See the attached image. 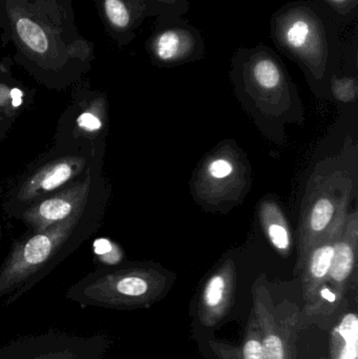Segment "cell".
<instances>
[{
    "label": "cell",
    "mask_w": 358,
    "mask_h": 359,
    "mask_svg": "<svg viewBox=\"0 0 358 359\" xmlns=\"http://www.w3.org/2000/svg\"><path fill=\"white\" fill-rule=\"evenodd\" d=\"M0 39L36 81L62 90L81 79L95 59L80 33L73 0H0Z\"/></svg>",
    "instance_id": "cell-1"
},
{
    "label": "cell",
    "mask_w": 358,
    "mask_h": 359,
    "mask_svg": "<svg viewBox=\"0 0 358 359\" xmlns=\"http://www.w3.org/2000/svg\"><path fill=\"white\" fill-rule=\"evenodd\" d=\"M106 201L103 184L81 212L41 231H27L13 243L0 266V299L6 297V307L29 292L96 233Z\"/></svg>",
    "instance_id": "cell-2"
},
{
    "label": "cell",
    "mask_w": 358,
    "mask_h": 359,
    "mask_svg": "<svg viewBox=\"0 0 358 359\" xmlns=\"http://www.w3.org/2000/svg\"><path fill=\"white\" fill-rule=\"evenodd\" d=\"M270 37L317 83L333 75L340 62V25L313 0H294L277 8L270 19Z\"/></svg>",
    "instance_id": "cell-3"
},
{
    "label": "cell",
    "mask_w": 358,
    "mask_h": 359,
    "mask_svg": "<svg viewBox=\"0 0 358 359\" xmlns=\"http://www.w3.org/2000/svg\"><path fill=\"white\" fill-rule=\"evenodd\" d=\"M101 158L100 149H52L8 188L2 210L8 217L17 219L34 203L85 175L100 163Z\"/></svg>",
    "instance_id": "cell-4"
},
{
    "label": "cell",
    "mask_w": 358,
    "mask_h": 359,
    "mask_svg": "<svg viewBox=\"0 0 358 359\" xmlns=\"http://www.w3.org/2000/svg\"><path fill=\"white\" fill-rule=\"evenodd\" d=\"M104 335H78L50 330L19 337L0 347V359H103Z\"/></svg>",
    "instance_id": "cell-5"
},
{
    "label": "cell",
    "mask_w": 358,
    "mask_h": 359,
    "mask_svg": "<svg viewBox=\"0 0 358 359\" xmlns=\"http://www.w3.org/2000/svg\"><path fill=\"white\" fill-rule=\"evenodd\" d=\"M101 163L92 166L85 175L65 187L34 203L17 219L25 224L27 231L35 232L81 212L104 184Z\"/></svg>",
    "instance_id": "cell-6"
},
{
    "label": "cell",
    "mask_w": 358,
    "mask_h": 359,
    "mask_svg": "<svg viewBox=\"0 0 358 359\" xmlns=\"http://www.w3.org/2000/svg\"><path fill=\"white\" fill-rule=\"evenodd\" d=\"M59 120L54 151L100 149L106 126L107 101L98 92L83 90Z\"/></svg>",
    "instance_id": "cell-7"
},
{
    "label": "cell",
    "mask_w": 358,
    "mask_h": 359,
    "mask_svg": "<svg viewBox=\"0 0 358 359\" xmlns=\"http://www.w3.org/2000/svg\"><path fill=\"white\" fill-rule=\"evenodd\" d=\"M145 48L155 65L174 67L201 59L205 41L200 29L183 17L158 16Z\"/></svg>",
    "instance_id": "cell-8"
},
{
    "label": "cell",
    "mask_w": 358,
    "mask_h": 359,
    "mask_svg": "<svg viewBox=\"0 0 358 359\" xmlns=\"http://www.w3.org/2000/svg\"><path fill=\"white\" fill-rule=\"evenodd\" d=\"M348 202V190L344 194L336 196V192L332 188L325 187L319 188L317 194L311 198L303 215L300 229V268L304 266L309 251L322 240L336 219L343 212H346Z\"/></svg>",
    "instance_id": "cell-9"
},
{
    "label": "cell",
    "mask_w": 358,
    "mask_h": 359,
    "mask_svg": "<svg viewBox=\"0 0 358 359\" xmlns=\"http://www.w3.org/2000/svg\"><path fill=\"white\" fill-rule=\"evenodd\" d=\"M107 35L120 46L137 37L145 19L151 17L141 0H92Z\"/></svg>",
    "instance_id": "cell-10"
},
{
    "label": "cell",
    "mask_w": 358,
    "mask_h": 359,
    "mask_svg": "<svg viewBox=\"0 0 358 359\" xmlns=\"http://www.w3.org/2000/svg\"><path fill=\"white\" fill-rule=\"evenodd\" d=\"M347 215V211L343 212L322 240L309 251L303 266L305 267V282L307 283L309 290L317 288L329 276L333 259L334 247L338 236L344 229Z\"/></svg>",
    "instance_id": "cell-11"
},
{
    "label": "cell",
    "mask_w": 358,
    "mask_h": 359,
    "mask_svg": "<svg viewBox=\"0 0 358 359\" xmlns=\"http://www.w3.org/2000/svg\"><path fill=\"white\" fill-rule=\"evenodd\" d=\"M357 215H347L342 233L334 247L333 259L328 278L336 285H343L354 269L357 251Z\"/></svg>",
    "instance_id": "cell-12"
},
{
    "label": "cell",
    "mask_w": 358,
    "mask_h": 359,
    "mask_svg": "<svg viewBox=\"0 0 358 359\" xmlns=\"http://www.w3.org/2000/svg\"><path fill=\"white\" fill-rule=\"evenodd\" d=\"M262 219L267 236L273 247L280 252H288L290 248L289 231L283 215L275 204L266 203L263 205Z\"/></svg>",
    "instance_id": "cell-13"
},
{
    "label": "cell",
    "mask_w": 358,
    "mask_h": 359,
    "mask_svg": "<svg viewBox=\"0 0 358 359\" xmlns=\"http://www.w3.org/2000/svg\"><path fill=\"white\" fill-rule=\"evenodd\" d=\"M343 341L336 359H357L358 320L354 313L347 314L338 328Z\"/></svg>",
    "instance_id": "cell-14"
},
{
    "label": "cell",
    "mask_w": 358,
    "mask_h": 359,
    "mask_svg": "<svg viewBox=\"0 0 358 359\" xmlns=\"http://www.w3.org/2000/svg\"><path fill=\"white\" fill-rule=\"evenodd\" d=\"M340 27H346L357 19L358 0H313Z\"/></svg>",
    "instance_id": "cell-15"
},
{
    "label": "cell",
    "mask_w": 358,
    "mask_h": 359,
    "mask_svg": "<svg viewBox=\"0 0 358 359\" xmlns=\"http://www.w3.org/2000/svg\"><path fill=\"white\" fill-rule=\"evenodd\" d=\"M149 8L151 17H182L188 12V0H141Z\"/></svg>",
    "instance_id": "cell-16"
},
{
    "label": "cell",
    "mask_w": 358,
    "mask_h": 359,
    "mask_svg": "<svg viewBox=\"0 0 358 359\" xmlns=\"http://www.w3.org/2000/svg\"><path fill=\"white\" fill-rule=\"evenodd\" d=\"M226 280L222 274H216L208 280L204 291V302L209 308H214L222 303L224 299Z\"/></svg>",
    "instance_id": "cell-17"
},
{
    "label": "cell",
    "mask_w": 358,
    "mask_h": 359,
    "mask_svg": "<svg viewBox=\"0 0 358 359\" xmlns=\"http://www.w3.org/2000/svg\"><path fill=\"white\" fill-rule=\"evenodd\" d=\"M330 83H331L332 93L338 100H354L357 92V81L355 78H338L336 76H332Z\"/></svg>",
    "instance_id": "cell-18"
},
{
    "label": "cell",
    "mask_w": 358,
    "mask_h": 359,
    "mask_svg": "<svg viewBox=\"0 0 358 359\" xmlns=\"http://www.w3.org/2000/svg\"><path fill=\"white\" fill-rule=\"evenodd\" d=\"M262 345L264 359H284L283 341L277 335L265 337Z\"/></svg>",
    "instance_id": "cell-19"
},
{
    "label": "cell",
    "mask_w": 358,
    "mask_h": 359,
    "mask_svg": "<svg viewBox=\"0 0 358 359\" xmlns=\"http://www.w3.org/2000/svg\"><path fill=\"white\" fill-rule=\"evenodd\" d=\"M208 172L214 178L224 179L233 174V168L226 160L219 159L210 164Z\"/></svg>",
    "instance_id": "cell-20"
},
{
    "label": "cell",
    "mask_w": 358,
    "mask_h": 359,
    "mask_svg": "<svg viewBox=\"0 0 358 359\" xmlns=\"http://www.w3.org/2000/svg\"><path fill=\"white\" fill-rule=\"evenodd\" d=\"M244 359H264L263 345L256 339H250L244 346Z\"/></svg>",
    "instance_id": "cell-21"
},
{
    "label": "cell",
    "mask_w": 358,
    "mask_h": 359,
    "mask_svg": "<svg viewBox=\"0 0 358 359\" xmlns=\"http://www.w3.org/2000/svg\"><path fill=\"white\" fill-rule=\"evenodd\" d=\"M13 122L14 120L10 119L2 111H0V141L6 138V134L10 132Z\"/></svg>",
    "instance_id": "cell-22"
},
{
    "label": "cell",
    "mask_w": 358,
    "mask_h": 359,
    "mask_svg": "<svg viewBox=\"0 0 358 359\" xmlns=\"http://www.w3.org/2000/svg\"><path fill=\"white\" fill-rule=\"evenodd\" d=\"M8 76H11V72L8 65L0 60V81H1L2 78L8 77Z\"/></svg>",
    "instance_id": "cell-23"
},
{
    "label": "cell",
    "mask_w": 358,
    "mask_h": 359,
    "mask_svg": "<svg viewBox=\"0 0 358 359\" xmlns=\"http://www.w3.org/2000/svg\"><path fill=\"white\" fill-rule=\"evenodd\" d=\"M2 236H4V232H2L1 227H0V246H1Z\"/></svg>",
    "instance_id": "cell-24"
}]
</instances>
